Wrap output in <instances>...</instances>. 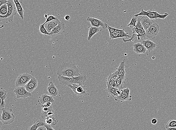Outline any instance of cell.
Masks as SVG:
<instances>
[{
	"label": "cell",
	"instance_id": "obj_5",
	"mask_svg": "<svg viewBox=\"0 0 176 130\" xmlns=\"http://www.w3.org/2000/svg\"><path fill=\"white\" fill-rule=\"evenodd\" d=\"M142 15L148 17L151 20L156 19L157 18L164 19L168 16L169 14L168 13L166 12L163 15H161L157 11H144V10L142 9L141 10V12L139 14H135L134 16L135 17H138L139 16H142Z\"/></svg>",
	"mask_w": 176,
	"mask_h": 130
},
{
	"label": "cell",
	"instance_id": "obj_38",
	"mask_svg": "<svg viewBox=\"0 0 176 130\" xmlns=\"http://www.w3.org/2000/svg\"><path fill=\"white\" fill-rule=\"evenodd\" d=\"M53 118V121L52 125L54 126H56L58 123V120H57V118H55V117H54V118Z\"/></svg>",
	"mask_w": 176,
	"mask_h": 130
},
{
	"label": "cell",
	"instance_id": "obj_22",
	"mask_svg": "<svg viewBox=\"0 0 176 130\" xmlns=\"http://www.w3.org/2000/svg\"><path fill=\"white\" fill-rule=\"evenodd\" d=\"M45 124V122H44L43 120L35 118L34 120L33 124L29 127L28 130H37L39 127L44 126Z\"/></svg>",
	"mask_w": 176,
	"mask_h": 130
},
{
	"label": "cell",
	"instance_id": "obj_39",
	"mask_svg": "<svg viewBox=\"0 0 176 130\" xmlns=\"http://www.w3.org/2000/svg\"><path fill=\"white\" fill-rule=\"evenodd\" d=\"M51 102H48L44 104V105H42V107H49L51 106Z\"/></svg>",
	"mask_w": 176,
	"mask_h": 130
},
{
	"label": "cell",
	"instance_id": "obj_24",
	"mask_svg": "<svg viewBox=\"0 0 176 130\" xmlns=\"http://www.w3.org/2000/svg\"><path fill=\"white\" fill-rule=\"evenodd\" d=\"M100 31H101V30L99 28L92 26L89 30L88 35L87 39L88 40L90 41L94 35L100 32Z\"/></svg>",
	"mask_w": 176,
	"mask_h": 130
},
{
	"label": "cell",
	"instance_id": "obj_25",
	"mask_svg": "<svg viewBox=\"0 0 176 130\" xmlns=\"http://www.w3.org/2000/svg\"><path fill=\"white\" fill-rule=\"evenodd\" d=\"M14 3L16 6L18 12L21 18L22 19H23L24 10L23 9L22 6L20 4L18 0H13Z\"/></svg>",
	"mask_w": 176,
	"mask_h": 130
},
{
	"label": "cell",
	"instance_id": "obj_40",
	"mask_svg": "<svg viewBox=\"0 0 176 130\" xmlns=\"http://www.w3.org/2000/svg\"><path fill=\"white\" fill-rule=\"evenodd\" d=\"M44 126L46 128L47 130H56L55 129H54L52 127H51V126L47 125L45 123Z\"/></svg>",
	"mask_w": 176,
	"mask_h": 130
},
{
	"label": "cell",
	"instance_id": "obj_26",
	"mask_svg": "<svg viewBox=\"0 0 176 130\" xmlns=\"http://www.w3.org/2000/svg\"><path fill=\"white\" fill-rule=\"evenodd\" d=\"M124 81H125V78L120 77L117 81V88L121 90L123 89L124 88L123 86Z\"/></svg>",
	"mask_w": 176,
	"mask_h": 130
},
{
	"label": "cell",
	"instance_id": "obj_9",
	"mask_svg": "<svg viewBox=\"0 0 176 130\" xmlns=\"http://www.w3.org/2000/svg\"><path fill=\"white\" fill-rule=\"evenodd\" d=\"M159 31V26L156 23H154L146 31V37L149 38H154L158 35Z\"/></svg>",
	"mask_w": 176,
	"mask_h": 130
},
{
	"label": "cell",
	"instance_id": "obj_12",
	"mask_svg": "<svg viewBox=\"0 0 176 130\" xmlns=\"http://www.w3.org/2000/svg\"><path fill=\"white\" fill-rule=\"evenodd\" d=\"M66 28L65 24L61 22L55 28L53 29L51 32L50 33V36L51 37L60 35L65 32Z\"/></svg>",
	"mask_w": 176,
	"mask_h": 130
},
{
	"label": "cell",
	"instance_id": "obj_27",
	"mask_svg": "<svg viewBox=\"0 0 176 130\" xmlns=\"http://www.w3.org/2000/svg\"><path fill=\"white\" fill-rule=\"evenodd\" d=\"M8 10V6L7 4H5L0 7V15L4 16L6 15Z\"/></svg>",
	"mask_w": 176,
	"mask_h": 130
},
{
	"label": "cell",
	"instance_id": "obj_17",
	"mask_svg": "<svg viewBox=\"0 0 176 130\" xmlns=\"http://www.w3.org/2000/svg\"><path fill=\"white\" fill-rule=\"evenodd\" d=\"M141 43L150 52L153 51L157 47L156 44L150 40H143Z\"/></svg>",
	"mask_w": 176,
	"mask_h": 130
},
{
	"label": "cell",
	"instance_id": "obj_15",
	"mask_svg": "<svg viewBox=\"0 0 176 130\" xmlns=\"http://www.w3.org/2000/svg\"><path fill=\"white\" fill-rule=\"evenodd\" d=\"M140 21H141L142 25L143 26L144 29L145 31L149 28L150 26L152 25L154 23V21L153 20L150 19L147 16H144L142 15L141 18H140Z\"/></svg>",
	"mask_w": 176,
	"mask_h": 130
},
{
	"label": "cell",
	"instance_id": "obj_10",
	"mask_svg": "<svg viewBox=\"0 0 176 130\" xmlns=\"http://www.w3.org/2000/svg\"><path fill=\"white\" fill-rule=\"evenodd\" d=\"M14 92L18 98H26L32 95L31 93L28 92L25 87H16L14 89Z\"/></svg>",
	"mask_w": 176,
	"mask_h": 130
},
{
	"label": "cell",
	"instance_id": "obj_2",
	"mask_svg": "<svg viewBox=\"0 0 176 130\" xmlns=\"http://www.w3.org/2000/svg\"><path fill=\"white\" fill-rule=\"evenodd\" d=\"M58 78L61 85L68 87L69 85L73 84L84 85V83L87 80V77L86 75L81 74L78 76L74 77L58 76Z\"/></svg>",
	"mask_w": 176,
	"mask_h": 130
},
{
	"label": "cell",
	"instance_id": "obj_34",
	"mask_svg": "<svg viewBox=\"0 0 176 130\" xmlns=\"http://www.w3.org/2000/svg\"><path fill=\"white\" fill-rule=\"evenodd\" d=\"M53 118H50V117H47L45 118V123L47 125H52L53 121Z\"/></svg>",
	"mask_w": 176,
	"mask_h": 130
},
{
	"label": "cell",
	"instance_id": "obj_6",
	"mask_svg": "<svg viewBox=\"0 0 176 130\" xmlns=\"http://www.w3.org/2000/svg\"><path fill=\"white\" fill-rule=\"evenodd\" d=\"M69 87L71 88L77 96L79 97H84L89 95L87 87L79 84H73L69 85Z\"/></svg>",
	"mask_w": 176,
	"mask_h": 130
},
{
	"label": "cell",
	"instance_id": "obj_21",
	"mask_svg": "<svg viewBox=\"0 0 176 130\" xmlns=\"http://www.w3.org/2000/svg\"><path fill=\"white\" fill-rule=\"evenodd\" d=\"M133 46L134 47V51L137 54H144L147 51V48L141 43H136L134 44Z\"/></svg>",
	"mask_w": 176,
	"mask_h": 130
},
{
	"label": "cell",
	"instance_id": "obj_44",
	"mask_svg": "<svg viewBox=\"0 0 176 130\" xmlns=\"http://www.w3.org/2000/svg\"><path fill=\"white\" fill-rule=\"evenodd\" d=\"M70 16L69 15H65V17H64V19L67 21H69L70 19Z\"/></svg>",
	"mask_w": 176,
	"mask_h": 130
},
{
	"label": "cell",
	"instance_id": "obj_13",
	"mask_svg": "<svg viewBox=\"0 0 176 130\" xmlns=\"http://www.w3.org/2000/svg\"><path fill=\"white\" fill-rule=\"evenodd\" d=\"M87 21L91 23L92 26L97 27V28L101 27L104 29L107 28L108 24L103 22L101 20L97 19V18L88 17L87 18Z\"/></svg>",
	"mask_w": 176,
	"mask_h": 130
},
{
	"label": "cell",
	"instance_id": "obj_1",
	"mask_svg": "<svg viewBox=\"0 0 176 130\" xmlns=\"http://www.w3.org/2000/svg\"><path fill=\"white\" fill-rule=\"evenodd\" d=\"M58 76L74 77L79 76V71L75 64L71 61H64L61 63L57 71Z\"/></svg>",
	"mask_w": 176,
	"mask_h": 130
},
{
	"label": "cell",
	"instance_id": "obj_33",
	"mask_svg": "<svg viewBox=\"0 0 176 130\" xmlns=\"http://www.w3.org/2000/svg\"><path fill=\"white\" fill-rule=\"evenodd\" d=\"M58 19V18H57V17L54 16L53 15H51L48 16V18H47L46 21L44 23V24H45L46 23H47L49 22V21H53V20H56Z\"/></svg>",
	"mask_w": 176,
	"mask_h": 130
},
{
	"label": "cell",
	"instance_id": "obj_16",
	"mask_svg": "<svg viewBox=\"0 0 176 130\" xmlns=\"http://www.w3.org/2000/svg\"><path fill=\"white\" fill-rule=\"evenodd\" d=\"M55 100L53 98V97L51 95H48L47 94H43L39 97L38 102L41 105L46 103L48 102L53 103L55 102Z\"/></svg>",
	"mask_w": 176,
	"mask_h": 130
},
{
	"label": "cell",
	"instance_id": "obj_28",
	"mask_svg": "<svg viewBox=\"0 0 176 130\" xmlns=\"http://www.w3.org/2000/svg\"><path fill=\"white\" fill-rule=\"evenodd\" d=\"M138 17L133 16L131 19L130 23L127 25V26L130 27L131 28H134L136 25Z\"/></svg>",
	"mask_w": 176,
	"mask_h": 130
},
{
	"label": "cell",
	"instance_id": "obj_29",
	"mask_svg": "<svg viewBox=\"0 0 176 130\" xmlns=\"http://www.w3.org/2000/svg\"><path fill=\"white\" fill-rule=\"evenodd\" d=\"M119 77V76L117 73L116 71H115V72L111 74L110 75L107 80L111 81H116Z\"/></svg>",
	"mask_w": 176,
	"mask_h": 130
},
{
	"label": "cell",
	"instance_id": "obj_20",
	"mask_svg": "<svg viewBox=\"0 0 176 130\" xmlns=\"http://www.w3.org/2000/svg\"><path fill=\"white\" fill-rule=\"evenodd\" d=\"M60 22L61 21L59 19L53 20L44 24V26L47 31L50 33L53 29L55 28Z\"/></svg>",
	"mask_w": 176,
	"mask_h": 130
},
{
	"label": "cell",
	"instance_id": "obj_7",
	"mask_svg": "<svg viewBox=\"0 0 176 130\" xmlns=\"http://www.w3.org/2000/svg\"><path fill=\"white\" fill-rule=\"evenodd\" d=\"M32 75L27 73L21 74L17 78L15 86L16 87H25L33 78Z\"/></svg>",
	"mask_w": 176,
	"mask_h": 130
},
{
	"label": "cell",
	"instance_id": "obj_36",
	"mask_svg": "<svg viewBox=\"0 0 176 130\" xmlns=\"http://www.w3.org/2000/svg\"><path fill=\"white\" fill-rule=\"evenodd\" d=\"M107 29H108L110 33L115 32V31H116L118 30L117 29L113 28H112V27H110L108 25V26H107Z\"/></svg>",
	"mask_w": 176,
	"mask_h": 130
},
{
	"label": "cell",
	"instance_id": "obj_30",
	"mask_svg": "<svg viewBox=\"0 0 176 130\" xmlns=\"http://www.w3.org/2000/svg\"><path fill=\"white\" fill-rule=\"evenodd\" d=\"M7 97V95H5L0 98V108H1V111H2V109L5 108L6 104L5 100Z\"/></svg>",
	"mask_w": 176,
	"mask_h": 130
},
{
	"label": "cell",
	"instance_id": "obj_3",
	"mask_svg": "<svg viewBox=\"0 0 176 130\" xmlns=\"http://www.w3.org/2000/svg\"><path fill=\"white\" fill-rule=\"evenodd\" d=\"M7 4L8 8V13L4 16L0 15V21L8 24L13 22L14 15H16L18 12L13 0H9Z\"/></svg>",
	"mask_w": 176,
	"mask_h": 130
},
{
	"label": "cell",
	"instance_id": "obj_31",
	"mask_svg": "<svg viewBox=\"0 0 176 130\" xmlns=\"http://www.w3.org/2000/svg\"><path fill=\"white\" fill-rule=\"evenodd\" d=\"M39 30L41 34H43V35H50V33L47 31V29H46L45 26H44V24L40 25Z\"/></svg>",
	"mask_w": 176,
	"mask_h": 130
},
{
	"label": "cell",
	"instance_id": "obj_37",
	"mask_svg": "<svg viewBox=\"0 0 176 130\" xmlns=\"http://www.w3.org/2000/svg\"><path fill=\"white\" fill-rule=\"evenodd\" d=\"M7 92L3 88H1L0 90V97H2L4 95H7Z\"/></svg>",
	"mask_w": 176,
	"mask_h": 130
},
{
	"label": "cell",
	"instance_id": "obj_23",
	"mask_svg": "<svg viewBox=\"0 0 176 130\" xmlns=\"http://www.w3.org/2000/svg\"><path fill=\"white\" fill-rule=\"evenodd\" d=\"M120 77L122 78H125V62L122 61L120 63L119 66L117 68V71H116Z\"/></svg>",
	"mask_w": 176,
	"mask_h": 130
},
{
	"label": "cell",
	"instance_id": "obj_19",
	"mask_svg": "<svg viewBox=\"0 0 176 130\" xmlns=\"http://www.w3.org/2000/svg\"><path fill=\"white\" fill-rule=\"evenodd\" d=\"M48 93L50 95L53 97H55L58 95V90L55 84L52 82H50L48 84V87L47 88Z\"/></svg>",
	"mask_w": 176,
	"mask_h": 130
},
{
	"label": "cell",
	"instance_id": "obj_46",
	"mask_svg": "<svg viewBox=\"0 0 176 130\" xmlns=\"http://www.w3.org/2000/svg\"><path fill=\"white\" fill-rule=\"evenodd\" d=\"M44 17H45V18H46V19H47V18H48V14H45V15H44Z\"/></svg>",
	"mask_w": 176,
	"mask_h": 130
},
{
	"label": "cell",
	"instance_id": "obj_43",
	"mask_svg": "<svg viewBox=\"0 0 176 130\" xmlns=\"http://www.w3.org/2000/svg\"><path fill=\"white\" fill-rule=\"evenodd\" d=\"M37 130H47L46 128L44 126L39 127Z\"/></svg>",
	"mask_w": 176,
	"mask_h": 130
},
{
	"label": "cell",
	"instance_id": "obj_45",
	"mask_svg": "<svg viewBox=\"0 0 176 130\" xmlns=\"http://www.w3.org/2000/svg\"><path fill=\"white\" fill-rule=\"evenodd\" d=\"M166 130H176V128H166Z\"/></svg>",
	"mask_w": 176,
	"mask_h": 130
},
{
	"label": "cell",
	"instance_id": "obj_11",
	"mask_svg": "<svg viewBox=\"0 0 176 130\" xmlns=\"http://www.w3.org/2000/svg\"><path fill=\"white\" fill-rule=\"evenodd\" d=\"M131 35H129L128 33H126L124 29H118L116 31L110 33L109 38L110 40H114L120 38H131Z\"/></svg>",
	"mask_w": 176,
	"mask_h": 130
},
{
	"label": "cell",
	"instance_id": "obj_8",
	"mask_svg": "<svg viewBox=\"0 0 176 130\" xmlns=\"http://www.w3.org/2000/svg\"><path fill=\"white\" fill-rule=\"evenodd\" d=\"M130 90L128 88H124L122 90L121 95L114 98L117 102H123L124 101H131L132 96L130 95Z\"/></svg>",
	"mask_w": 176,
	"mask_h": 130
},
{
	"label": "cell",
	"instance_id": "obj_41",
	"mask_svg": "<svg viewBox=\"0 0 176 130\" xmlns=\"http://www.w3.org/2000/svg\"><path fill=\"white\" fill-rule=\"evenodd\" d=\"M8 2V1L7 0H0V6L6 4Z\"/></svg>",
	"mask_w": 176,
	"mask_h": 130
},
{
	"label": "cell",
	"instance_id": "obj_14",
	"mask_svg": "<svg viewBox=\"0 0 176 130\" xmlns=\"http://www.w3.org/2000/svg\"><path fill=\"white\" fill-rule=\"evenodd\" d=\"M38 81L35 77H33L32 79L25 87L28 92L31 93L38 86Z\"/></svg>",
	"mask_w": 176,
	"mask_h": 130
},
{
	"label": "cell",
	"instance_id": "obj_35",
	"mask_svg": "<svg viewBox=\"0 0 176 130\" xmlns=\"http://www.w3.org/2000/svg\"><path fill=\"white\" fill-rule=\"evenodd\" d=\"M107 84H108L109 85H111V87H113L117 88V81H111L107 80Z\"/></svg>",
	"mask_w": 176,
	"mask_h": 130
},
{
	"label": "cell",
	"instance_id": "obj_32",
	"mask_svg": "<svg viewBox=\"0 0 176 130\" xmlns=\"http://www.w3.org/2000/svg\"><path fill=\"white\" fill-rule=\"evenodd\" d=\"M166 128H176V120H170L166 124Z\"/></svg>",
	"mask_w": 176,
	"mask_h": 130
},
{
	"label": "cell",
	"instance_id": "obj_42",
	"mask_svg": "<svg viewBox=\"0 0 176 130\" xmlns=\"http://www.w3.org/2000/svg\"><path fill=\"white\" fill-rule=\"evenodd\" d=\"M157 123V120L156 118H153L151 120V123L153 125H155Z\"/></svg>",
	"mask_w": 176,
	"mask_h": 130
},
{
	"label": "cell",
	"instance_id": "obj_48",
	"mask_svg": "<svg viewBox=\"0 0 176 130\" xmlns=\"http://www.w3.org/2000/svg\"><path fill=\"white\" fill-rule=\"evenodd\" d=\"M122 1H124V0H122Z\"/></svg>",
	"mask_w": 176,
	"mask_h": 130
},
{
	"label": "cell",
	"instance_id": "obj_4",
	"mask_svg": "<svg viewBox=\"0 0 176 130\" xmlns=\"http://www.w3.org/2000/svg\"><path fill=\"white\" fill-rule=\"evenodd\" d=\"M1 120V125H8L12 123L15 120V116L12 113V109L5 108L2 109Z\"/></svg>",
	"mask_w": 176,
	"mask_h": 130
},
{
	"label": "cell",
	"instance_id": "obj_18",
	"mask_svg": "<svg viewBox=\"0 0 176 130\" xmlns=\"http://www.w3.org/2000/svg\"><path fill=\"white\" fill-rule=\"evenodd\" d=\"M107 91L109 94L112 96L114 98L121 95V90L118 88L113 87L111 85L107 84Z\"/></svg>",
	"mask_w": 176,
	"mask_h": 130
},
{
	"label": "cell",
	"instance_id": "obj_47",
	"mask_svg": "<svg viewBox=\"0 0 176 130\" xmlns=\"http://www.w3.org/2000/svg\"><path fill=\"white\" fill-rule=\"evenodd\" d=\"M7 1H9V0H7Z\"/></svg>",
	"mask_w": 176,
	"mask_h": 130
}]
</instances>
